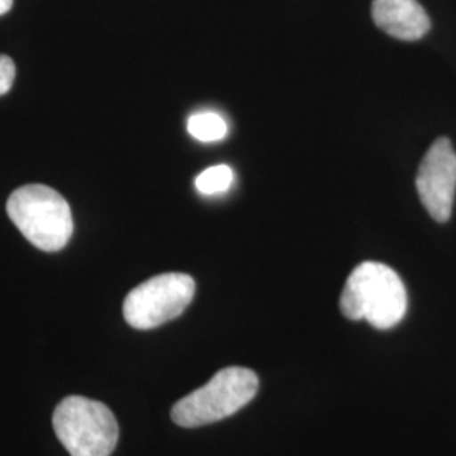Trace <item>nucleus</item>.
I'll list each match as a JSON object with an SVG mask.
<instances>
[{
	"label": "nucleus",
	"mask_w": 456,
	"mask_h": 456,
	"mask_svg": "<svg viewBox=\"0 0 456 456\" xmlns=\"http://www.w3.org/2000/svg\"><path fill=\"white\" fill-rule=\"evenodd\" d=\"M340 310L352 322L365 320L377 330H391L408 313V291L389 265L362 262L346 279Z\"/></svg>",
	"instance_id": "1"
},
{
	"label": "nucleus",
	"mask_w": 456,
	"mask_h": 456,
	"mask_svg": "<svg viewBox=\"0 0 456 456\" xmlns=\"http://www.w3.org/2000/svg\"><path fill=\"white\" fill-rule=\"evenodd\" d=\"M7 215L39 250L58 252L73 235V216L63 196L45 184L17 188L7 200Z\"/></svg>",
	"instance_id": "2"
},
{
	"label": "nucleus",
	"mask_w": 456,
	"mask_h": 456,
	"mask_svg": "<svg viewBox=\"0 0 456 456\" xmlns=\"http://www.w3.org/2000/svg\"><path fill=\"white\" fill-rule=\"evenodd\" d=\"M259 391V377L247 367H227L208 384L180 399L171 409L173 423L200 428L222 421L245 408Z\"/></svg>",
	"instance_id": "3"
},
{
	"label": "nucleus",
	"mask_w": 456,
	"mask_h": 456,
	"mask_svg": "<svg viewBox=\"0 0 456 456\" xmlns=\"http://www.w3.org/2000/svg\"><path fill=\"white\" fill-rule=\"evenodd\" d=\"M53 428L71 456H110L120 433L110 409L82 395H69L56 406Z\"/></svg>",
	"instance_id": "4"
},
{
	"label": "nucleus",
	"mask_w": 456,
	"mask_h": 456,
	"mask_svg": "<svg viewBox=\"0 0 456 456\" xmlns=\"http://www.w3.org/2000/svg\"><path fill=\"white\" fill-rule=\"evenodd\" d=\"M193 277L167 273L134 288L124 301V318L135 330H152L183 314L195 297Z\"/></svg>",
	"instance_id": "5"
},
{
	"label": "nucleus",
	"mask_w": 456,
	"mask_h": 456,
	"mask_svg": "<svg viewBox=\"0 0 456 456\" xmlns=\"http://www.w3.org/2000/svg\"><path fill=\"white\" fill-rule=\"evenodd\" d=\"M416 188L428 213L440 224L452 218L456 193V152L448 137L436 139L419 164Z\"/></svg>",
	"instance_id": "6"
},
{
	"label": "nucleus",
	"mask_w": 456,
	"mask_h": 456,
	"mask_svg": "<svg viewBox=\"0 0 456 456\" xmlns=\"http://www.w3.org/2000/svg\"><path fill=\"white\" fill-rule=\"evenodd\" d=\"M372 17L377 28L401 41H418L431 28L418 0H374Z\"/></svg>",
	"instance_id": "7"
},
{
	"label": "nucleus",
	"mask_w": 456,
	"mask_h": 456,
	"mask_svg": "<svg viewBox=\"0 0 456 456\" xmlns=\"http://www.w3.org/2000/svg\"><path fill=\"white\" fill-rule=\"evenodd\" d=\"M188 132L200 142H218L227 137L228 126L222 115L198 112L188 118Z\"/></svg>",
	"instance_id": "8"
},
{
	"label": "nucleus",
	"mask_w": 456,
	"mask_h": 456,
	"mask_svg": "<svg viewBox=\"0 0 456 456\" xmlns=\"http://www.w3.org/2000/svg\"><path fill=\"white\" fill-rule=\"evenodd\" d=\"M233 171L225 164L212 166L205 169L201 175H198L195 181L196 190L201 195L212 196L225 193L233 184Z\"/></svg>",
	"instance_id": "9"
},
{
	"label": "nucleus",
	"mask_w": 456,
	"mask_h": 456,
	"mask_svg": "<svg viewBox=\"0 0 456 456\" xmlns=\"http://www.w3.org/2000/svg\"><path fill=\"white\" fill-rule=\"evenodd\" d=\"M16 80V65L9 56L0 54V95H5Z\"/></svg>",
	"instance_id": "10"
},
{
	"label": "nucleus",
	"mask_w": 456,
	"mask_h": 456,
	"mask_svg": "<svg viewBox=\"0 0 456 456\" xmlns=\"http://www.w3.org/2000/svg\"><path fill=\"white\" fill-rule=\"evenodd\" d=\"M12 4L14 0H0V16L7 14L12 9Z\"/></svg>",
	"instance_id": "11"
}]
</instances>
